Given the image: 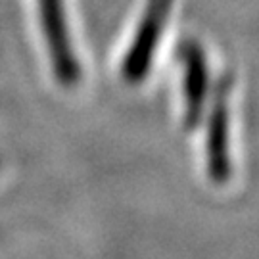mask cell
<instances>
[{
    "label": "cell",
    "instance_id": "6da1fadb",
    "mask_svg": "<svg viewBox=\"0 0 259 259\" xmlns=\"http://www.w3.org/2000/svg\"><path fill=\"white\" fill-rule=\"evenodd\" d=\"M38 12L56 81L62 87H73L81 79V67L69 35L64 0H38Z\"/></svg>",
    "mask_w": 259,
    "mask_h": 259
},
{
    "label": "cell",
    "instance_id": "7a4b0ae2",
    "mask_svg": "<svg viewBox=\"0 0 259 259\" xmlns=\"http://www.w3.org/2000/svg\"><path fill=\"white\" fill-rule=\"evenodd\" d=\"M173 2L175 0H148L146 10H144V18L140 19L139 31L133 38L129 52L125 54V60H123L121 73L125 77V81L139 83L146 77L150 65H152L154 52H156V45L163 33Z\"/></svg>",
    "mask_w": 259,
    "mask_h": 259
},
{
    "label": "cell",
    "instance_id": "3957f363",
    "mask_svg": "<svg viewBox=\"0 0 259 259\" xmlns=\"http://www.w3.org/2000/svg\"><path fill=\"white\" fill-rule=\"evenodd\" d=\"M229 94L231 77L225 75L215 87L211 113L207 123V173L215 185H225L231 177L229 157Z\"/></svg>",
    "mask_w": 259,
    "mask_h": 259
},
{
    "label": "cell",
    "instance_id": "277c9868",
    "mask_svg": "<svg viewBox=\"0 0 259 259\" xmlns=\"http://www.w3.org/2000/svg\"><path fill=\"white\" fill-rule=\"evenodd\" d=\"M183 64V94H185V127L194 129L204 113L207 94V62L205 52L196 40H185L179 48Z\"/></svg>",
    "mask_w": 259,
    "mask_h": 259
},
{
    "label": "cell",
    "instance_id": "5b68a950",
    "mask_svg": "<svg viewBox=\"0 0 259 259\" xmlns=\"http://www.w3.org/2000/svg\"><path fill=\"white\" fill-rule=\"evenodd\" d=\"M0 167H2V161H0Z\"/></svg>",
    "mask_w": 259,
    "mask_h": 259
}]
</instances>
